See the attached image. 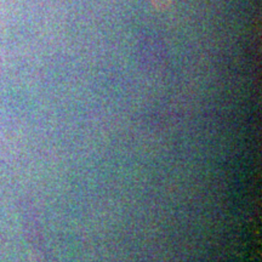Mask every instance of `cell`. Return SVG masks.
Listing matches in <instances>:
<instances>
[{
	"mask_svg": "<svg viewBox=\"0 0 262 262\" xmlns=\"http://www.w3.org/2000/svg\"><path fill=\"white\" fill-rule=\"evenodd\" d=\"M171 3L172 0H152V4L155 5L156 8L162 9V10L169 8V6L171 5Z\"/></svg>",
	"mask_w": 262,
	"mask_h": 262,
	"instance_id": "cell-1",
	"label": "cell"
}]
</instances>
